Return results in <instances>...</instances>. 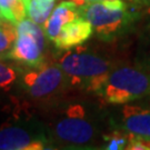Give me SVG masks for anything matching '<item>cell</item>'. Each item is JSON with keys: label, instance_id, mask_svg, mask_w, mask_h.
<instances>
[{"label": "cell", "instance_id": "cell-4", "mask_svg": "<svg viewBox=\"0 0 150 150\" xmlns=\"http://www.w3.org/2000/svg\"><path fill=\"white\" fill-rule=\"evenodd\" d=\"M60 67L70 77L89 79V89L97 91L110 71L107 60L87 52H69L60 60Z\"/></svg>", "mask_w": 150, "mask_h": 150}, {"label": "cell", "instance_id": "cell-6", "mask_svg": "<svg viewBox=\"0 0 150 150\" xmlns=\"http://www.w3.org/2000/svg\"><path fill=\"white\" fill-rule=\"evenodd\" d=\"M54 131L60 140L72 145H86L95 134L93 127L81 117H69L61 120L57 123Z\"/></svg>", "mask_w": 150, "mask_h": 150}, {"label": "cell", "instance_id": "cell-2", "mask_svg": "<svg viewBox=\"0 0 150 150\" xmlns=\"http://www.w3.org/2000/svg\"><path fill=\"white\" fill-rule=\"evenodd\" d=\"M81 15L99 36L111 39L130 29L138 15L129 10L122 0H101L81 6Z\"/></svg>", "mask_w": 150, "mask_h": 150}, {"label": "cell", "instance_id": "cell-16", "mask_svg": "<svg viewBox=\"0 0 150 150\" xmlns=\"http://www.w3.org/2000/svg\"><path fill=\"white\" fill-rule=\"evenodd\" d=\"M75 4H77L78 6H83L86 4V0H72Z\"/></svg>", "mask_w": 150, "mask_h": 150}, {"label": "cell", "instance_id": "cell-19", "mask_svg": "<svg viewBox=\"0 0 150 150\" xmlns=\"http://www.w3.org/2000/svg\"><path fill=\"white\" fill-rule=\"evenodd\" d=\"M1 19H2V18H1V17H0V20H1Z\"/></svg>", "mask_w": 150, "mask_h": 150}, {"label": "cell", "instance_id": "cell-11", "mask_svg": "<svg viewBox=\"0 0 150 150\" xmlns=\"http://www.w3.org/2000/svg\"><path fill=\"white\" fill-rule=\"evenodd\" d=\"M27 17L38 25H45L52 12L54 0H25Z\"/></svg>", "mask_w": 150, "mask_h": 150}, {"label": "cell", "instance_id": "cell-17", "mask_svg": "<svg viewBox=\"0 0 150 150\" xmlns=\"http://www.w3.org/2000/svg\"><path fill=\"white\" fill-rule=\"evenodd\" d=\"M137 1L142 2V4H148V5H150V0H137Z\"/></svg>", "mask_w": 150, "mask_h": 150}, {"label": "cell", "instance_id": "cell-15", "mask_svg": "<svg viewBox=\"0 0 150 150\" xmlns=\"http://www.w3.org/2000/svg\"><path fill=\"white\" fill-rule=\"evenodd\" d=\"M128 145L127 142V139L123 138V137H120V136H117V134H113L112 137H110V140H109V144L106 147L107 149H122V148H126L125 146Z\"/></svg>", "mask_w": 150, "mask_h": 150}, {"label": "cell", "instance_id": "cell-7", "mask_svg": "<svg viewBox=\"0 0 150 150\" xmlns=\"http://www.w3.org/2000/svg\"><path fill=\"white\" fill-rule=\"evenodd\" d=\"M92 25L86 18L78 17L66 23L54 42L59 49H70L85 42L92 35Z\"/></svg>", "mask_w": 150, "mask_h": 150}, {"label": "cell", "instance_id": "cell-8", "mask_svg": "<svg viewBox=\"0 0 150 150\" xmlns=\"http://www.w3.org/2000/svg\"><path fill=\"white\" fill-rule=\"evenodd\" d=\"M77 4L71 1H62L58 5L49 16L48 20L43 25V30L49 40L54 41L59 36L61 29L66 23L74 21L79 17V10Z\"/></svg>", "mask_w": 150, "mask_h": 150}, {"label": "cell", "instance_id": "cell-1", "mask_svg": "<svg viewBox=\"0 0 150 150\" xmlns=\"http://www.w3.org/2000/svg\"><path fill=\"white\" fill-rule=\"evenodd\" d=\"M110 103H128L150 96V72L147 69L121 67L109 71L96 91Z\"/></svg>", "mask_w": 150, "mask_h": 150}, {"label": "cell", "instance_id": "cell-10", "mask_svg": "<svg viewBox=\"0 0 150 150\" xmlns=\"http://www.w3.org/2000/svg\"><path fill=\"white\" fill-rule=\"evenodd\" d=\"M33 140L27 130L19 127H9L0 130L1 150H26Z\"/></svg>", "mask_w": 150, "mask_h": 150}, {"label": "cell", "instance_id": "cell-13", "mask_svg": "<svg viewBox=\"0 0 150 150\" xmlns=\"http://www.w3.org/2000/svg\"><path fill=\"white\" fill-rule=\"evenodd\" d=\"M18 38V30L11 22L0 20V58H7Z\"/></svg>", "mask_w": 150, "mask_h": 150}, {"label": "cell", "instance_id": "cell-9", "mask_svg": "<svg viewBox=\"0 0 150 150\" xmlns=\"http://www.w3.org/2000/svg\"><path fill=\"white\" fill-rule=\"evenodd\" d=\"M122 128L132 136L150 140V108H126L122 117Z\"/></svg>", "mask_w": 150, "mask_h": 150}, {"label": "cell", "instance_id": "cell-12", "mask_svg": "<svg viewBox=\"0 0 150 150\" xmlns=\"http://www.w3.org/2000/svg\"><path fill=\"white\" fill-rule=\"evenodd\" d=\"M27 9L25 0H0V17L16 26L26 19Z\"/></svg>", "mask_w": 150, "mask_h": 150}, {"label": "cell", "instance_id": "cell-18", "mask_svg": "<svg viewBox=\"0 0 150 150\" xmlns=\"http://www.w3.org/2000/svg\"><path fill=\"white\" fill-rule=\"evenodd\" d=\"M147 68L150 70V56H149V61H148V66H147Z\"/></svg>", "mask_w": 150, "mask_h": 150}, {"label": "cell", "instance_id": "cell-14", "mask_svg": "<svg viewBox=\"0 0 150 150\" xmlns=\"http://www.w3.org/2000/svg\"><path fill=\"white\" fill-rule=\"evenodd\" d=\"M16 71L8 67L7 64L0 62V88L8 89L12 85V82L16 80Z\"/></svg>", "mask_w": 150, "mask_h": 150}, {"label": "cell", "instance_id": "cell-3", "mask_svg": "<svg viewBox=\"0 0 150 150\" xmlns=\"http://www.w3.org/2000/svg\"><path fill=\"white\" fill-rule=\"evenodd\" d=\"M18 38L7 58L40 68L43 66L45 30L30 19H23L16 25Z\"/></svg>", "mask_w": 150, "mask_h": 150}, {"label": "cell", "instance_id": "cell-5", "mask_svg": "<svg viewBox=\"0 0 150 150\" xmlns=\"http://www.w3.org/2000/svg\"><path fill=\"white\" fill-rule=\"evenodd\" d=\"M64 72L61 67L45 66L39 71H32L25 76L23 80L29 92L35 98H42L59 89L64 80Z\"/></svg>", "mask_w": 150, "mask_h": 150}]
</instances>
